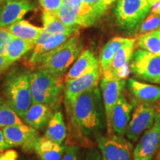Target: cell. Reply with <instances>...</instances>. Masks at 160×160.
Listing matches in <instances>:
<instances>
[{
	"instance_id": "34",
	"label": "cell",
	"mask_w": 160,
	"mask_h": 160,
	"mask_svg": "<svg viewBox=\"0 0 160 160\" xmlns=\"http://www.w3.org/2000/svg\"><path fill=\"white\" fill-rule=\"evenodd\" d=\"M18 153L14 150H7L0 152V160H17Z\"/></svg>"
},
{
	"instance_id": "4",
	"label": "cell",
	"mask_w": 160,
	"mask_h": 160,
	"mask_svg": "<svg viewBox=\"0 0 160 160\" xmlns=\"http://www.w3.org/2000/svg\"><path fill=\"white\" fill-rule=\"evenodd\" d=\"M33 103H42L55 107L63 93V80L58 76L41 69L30 73Z\"/></svg>"
},
{
	"instance_id": "25",
	"label": "cell",
	"mask_w": 160,
	"mask_h": 160,
	"mask_svg": "<svg viewBox=\"0 0 160 160\" xmlns=\"http://www.w3.org/2000/svg\"><path fill=\"white\" fill-rule=\"evenodd\" d=\"M128 38L125 37H114L109 40L100 52V57L99 62L102 71H105L108 69L111 62L113 59L117 52L119 51L120 48L128 41Z\"/></svg>"
},
{
	"instance_id": "13",
	"label": "cell",
	"mask_w": 160,
	"mask_h": 160,
	"mask_svg": "<svg viewBox=\"0 0 160 160\" xmlns=\"http://www.w3.org/2000/svg\"><path fill=\"white\" fill-rule=\"evenodd\" d=\"M132 111L133 105L122 95L112 111L111 121L107 128L108 133H115L125 137L133 113Z\"/></svg>"
},
{
	"instance_id": "43",
	"label": "cell",
	"mask_w": 160,
	"mask_h": 160,
	"mask_svg": "<svg viewBox=\"0 0 160 160\" xmlns=\"http://www.w3.org/2000/svg\"><path fill=\"white\" fill-rule=\"evenodd\" d=\"M158 158H159V159H160V151L159 152V155H158Z\"/></svg>"
},
{
	"instance_id": "18",
	"label": "cell",
	"mask_w": 160,
	"mask_h": 160,
	"mask_svg": "<svg viewBox=\"0 0 160 160\" xmlns=\"http://www.w3.org/2000/svg\"><path fill=\"white\" fill-rule=\"evenodd\" d=\"M62 3L77 17L80 28H88L94 25L101 18L83 0H64Z\"/></svg>"
},
{
	"instance_id": "42",
	"label": "cell",
	"mask_w": 160,
	"mask_h": 160,
	"mask_svg": "<svg viewBox=\"0 0 160 160\" xmlns=\"http://www.w3.org/2000/svg\"><path fill=\"white\" fill-rule=\"evenodd\" d=\"M4 2H10V1H19V0H2Z\"/></svg>"
},
{
	"instance_id": "28",
	"label": "cell",
	"mask_w": 160,
	"mask_h": 160,
	"mask_svg": "<svg viewBox=\"0 0 160 160\" xmlns=\"http://www.w3.org/2000/svg\"><path fill=\"white\" fill-rule=\"evenodd\" d=\"M160 28V16L157 13L151 12L149 15L147 16L145 19L139 26L138 31L139 34L148 33L153 31H157Z\"/></svg>"
},
{
	"instance_id": "6",
	"label": "cell",
	"mask_w": 160,
	"mask_h": 160,
	"mask_svg": "<svg viewBox=\"0 0 160 160\" xmlns=\"http://www.w3.org/2000/svg\"><path fill=\"white\" fill-rule=\"evenodd\" d=\"M102 160H133L131 141L115 133L102 134L95 137Z\"/></svg>"
},
{
	"instance_id": "10",
	"label": "cell",
	"mask_w": 160,
	"mask_h": 160,
	"mask_svg": "<svg viewBox=\"0 0 160 160\" xmlns=\"http://www.w3.org/2000/svg\"><path fill=\"white\" fill-rule=\"evenodd\" d=\"M126 85L125 79L102 73L100 79L99 88L101 90L107 121V128L111 121V113L113 108L121 97Z\"/></svg>"
},
{
	"instance_id": "26",
	"label": "cell",
	"mask_w": 160,
	"mask_h": 160,
	"mask_svg": "<svg viewBox=\"0 0 160 160\" xmlns=\"http://www.w3.org/2000/svg\"><path fill=\"white\" fill-rule=\"evenodd\" d=\"M137 46L160 57V33L159 30L140 34L137 39Z\"/></svg>"
},
{
	"instance_id": "40",
	"label": "cell",
	"mask_w": 160,
	"mask_h": 160,
	"mask_svg": "<svg viewBox=\"0 0 160 160\" xmlns=\"http://www.w3.org/2000/svg\"><path fill=\"white\" fill-rule=\"evenodd\" d=\"M4 2L2 1V0H0V11H1V9H2V6L4 5Z\"/></svg>"
},
{
	"instance_id": "8",
	"label": "cell",
	"mask_w": 160,
	"mask_h": 160,
	"mask_svg": "<svg viewBox=\"0 0 160 160\" xmlns=\"http://www.w3.org/2000/svg\"><path fill=\"white\" fill-rule=\"evenodd\" d=\"M102 72V71L101 68H99L87 74L65 82L64 87V101L66 111L68 114L80 95L98 86Z\"/></svg>"
},
{
	"instance_id": "22",
	"label": "cell",
	"mask_w": 160,
	"mask_h": 160,
	"mask_svg": "<svg viewBox=\"0 0 160 160\" xmlns=\"http://www.w3.org/2000/svg\"><path fill=\"white\" fill-rule=\"evenodd\" d=\"M5 28L14 37L34 43L44 31L43 27H37L23 19L12 24Z\"/></svg>"
},
{
	"instance_id": "45",
	"label": "cell",
	"mask_w": 160,
	"mask_h": 160,
	"mask_svg": "<svg viewBox=\"0 0 160 160\" xmlns=\"http://www.w3.org/2000/svg\"><path fill=\"white\" fill-rule=\"evenodd\" d=\"M159 33H160V28L159 29Z\"/></svg>"
},
{
	"instance_id": "30",
	"label": "cell",
	"mask_w": 160,
	"mask_h": 160,
	"mask_svg": "<svg viewBox=\"0 0 160 160\" xmlns=\"http://www.w3.org/2000/svg\"><path fill=\"white\" fill-rule=\"evenodd\" d=\"M64 0H39V4L44 11L56 13L62 5Z\"/></svg>"
},
{
	"instance_id": "11",
	"label": "cell",
	"mask_w": 160,
	"mask_h": 160,
	"mask_svg": "<svg viewBox=\"0 0 160 160\" xmlns=\"http://www.w3.org/2000/svg\"><path fill=\"white\" fill-rule=\"evenodd\" d=\"M2 131L10 147H22L25 151L34 149L40 137L37 130L25 123L5 128Z\"/></svg>"
},
{
	"instance_id": "20",
	"label": "cell",
	"mask_w": 160,
	"mask_h": 160,
	"mask_svg": "<svg viewBox=\"0 0 160 160\" xmlns=\"http://www.w3.org/2000/svg\"><path fill=\"white\" fill-rule=\"evenodd\" d=\"M66 146L58 144L45 137H39L35 144L34 151L41 160H61Z\"/></svg>"
},
{
	"instance_id": "35",
	"label": "cell",
	"mask_w": 160,
	"mask_h": 160,
	"mask_svg": "<svg viewBox=\"0 0 160 160\" xmlns=\"http://www.w3.org/2000/svg\"><path fill=\"white\" fill-rule=\"evenodd\" d=\"M12 65L5 54L0 53V73H3Z\"/></svg>"
},
{
	"instance_id": "41",
	"label": "cell",
	"mask_w": 160,
	"mask_h": 160,
	"mask_svg": "<svg viewBox=\"0 0 160 160\" xmlns=\"http://www.w3.org/2000/svg\"><path fill=\"white\" fill-rule=\"evenodd\" d=\"M3 102H4V99H3V98L1 97V95H0V105H1L2 104Z\"/></svg>"
},
{
	"instance_id": "39",
	"label": "cell",
	"mask_w": 160,
	"mask_h": 160,
	"mask_svg": "<svg viewBox=\"0 0 160 160\" xmlns=\"http://www.w3.org/2000/svg\"><path fill=\"white\" fill-rule=\"evenodd\" d=\"M148 4L151 7H153L157 3L160 2V0H148Z\"/></svg>"
},
{
	"instance_id": "38",
	"label": "cell",
	"mask_w": 160,
	"mask_h": 160,
	"mask_svg": "<svg viewBox=\"0 0 160 160\" xmlns=\"http://www.w3.org/2000/svg\"><path fill=\"white\" fill-rule=\"evenodd\" d=\"M152 8V10L151 12H153V13H157L160 16V2H158L153 6Z\"/></svg>"
},
{
	"instance_id": "2",
	"label": "cell",
	"mask_w": 160,
	"mask_h": 160,
	"mask_svg": "<svg viewBox=\"0 0 160 160\" xmlns=\"http://www.w3.org/2000/svg\"><path fill=\"white\" fill-rule=\"evenodd\" d=\"M5 101L22 118L33 104L30 73L24 70H15L6 76L3 82Z\"/></svg>"
},
{
	"instance_id": "5",
	"label": "cell",
	"mask_w": 160,
	"mask_h": 160,
	"mask_svg": "<svg viewBox=\"0 0 160 160\" xmlns=\"http://www.w3.org/2000/svg\"><path fill=\"white\" fill-rule=\"evenodd\" d=\"M151 10L148 2L142 0H117L113 13L117 25L132 33L139 29Z\"/></svg>"
},
{
	"instance_id": "14",
	"label": "cell",
	"mask_w": 160,
	"mask_h": 160,
	"mask_svg": "<svg viewBox=\"0 0 160 160\" xmlns=\"http://www.w3.org/2000/svg\"><path fill=\"white\" fill-rule=\"evenodd\" d=\"M36 4L30 0L10 1L4 3L0 11V27L5 28L20 21L30 11L36 9Z\"/></svg>"
},
{
	"instance_id": "3",
	"label": "cell",
	"mask_w": 160,
	"mask_h": 160,
	"mask_svg": "<svg viewBox=\"0 0 160 160\" xmlns=\"http://www.w3.org/2000/svg\"><path fill=\"white\" fill-rule=\"evenodd\" d=\"M82 48L79 32L44 58L37 65V68L62 77L74 63Z\"/></svg>"
},
{
	"instance_id": "16",
	"label": "cell",
	"mask_w": 160,
	"mask_h": 160,
	"mask_svg": "<svg viewBox=\"0 0 160 160\" xmlns=\"http://www.w3.org/2000/svg\"><path fill=\"white\" fill-rule=\"evenodd\" d=\"M73 34L75 33H66L52 35L42 45L34 46L28 59V65L33 67L37 66L44 58L57 48L59 46L65 42Z\"/></svg>"
},
{
	"instance_id": "1",
	"label": "cell",
	"mask_w": 160,
	"mask_h": 160,
	"mask_svg": "<svg viewBox=\"0 0 160 160\" xmlns=\"http://www.w3.org/2000/svg\"><path fill=\"white\" fill-rule=\"evenodd\" d=\"M73 127L83 137L95 139L107 128L101 90L98 86L80 95L69 113Z\"/></svg>"
},
{
	"instance_id": "44",
	"label": "cell",
	"mask_w": 160,
	"mask_h": 160,
	"mask_svg": "<svg viewBox=\"0 0 160 160\" xmlns=\"http://www.w3.org/2000/svg\"><path fill=\"white\" fill-rule=\"evenodd\" d=\"M142 1H144V2H148V0H142Z\"/></svg>"
},
{
	"instance_id": "15",
	"label": "cell",
	"mask_w": 160,
	"mask_h": 160,
	"mask_svg": "<svg viewBox=\"0 0 160 160\" xmlns=\"http://www.w3.org/2000/svg\"><path fill=\"white\" fill-rule=\"evenodd\" d=\"M100 68L99 60L90 49L82 51L66 73L65 82L74 79Z\"/></svg>"
},
{
	"instance_id": "29",
	"label": "cell",
	"mask_w": 160,
	"mask_h": 160,
	"mask_svg": "<svg viewBox=\"0 0 160 160\" xmlns=\"http://www.w3.org/2000/svg\"><path fill=\"white\" fill-rule=\"evenodd\" d=\"M61 160H82L80 148L78 145H70L66 147Z\"/></svg>"
},
{
	"instance_id": "23",
	"label": "cell",
	"mask_w": 160,
	"mask_h": 160,
	"mask_svg": "<svg viewBox=\"0 0 160 160\" xmlns=\"http://www.w3.org/2000/svg\"><path fill=\"white\" fill-rule=\"evenodd\" d=\"M42 19L44 29L52 35L66 33H79V28L70 27L67 25L55 13L43 11Z\"/></svg>"
},
{
	"instance_id": "37",
	"label": "cell",
	"mask_w": 160,
	"mask_h": 160,
	"mask_svg": "<svg viewBox=\"0 0 160 160\" xmlns=\"http://www.w3.org/2000/svg\"><path fill=\"white\" fill-rule=\"evenodd\" d=\"M116 1H117V0H103V6L106 11H107L110 6H111L113 3H114Z\"/></svg>"
},
{
	"instance_id": "33",
	"label": "cell",
	"mask_w": 160,
	"mask_h": 160,
	"mask_svg": "<svg viewBox=\"0 0 160 160\" xmlns=\"http://www.w3.org/2000/svg\"><path fill=\"white\" fill-rule=\"evenodd\" d=\"M84 160H102V158L99 150L93 148L87 150Z\"/></svg>"
},
{
	"instance_id": "19",
	"label": "cell",
	"mask_w": 160,
	"mask_h": 160,
	"mask_svg": "<svg viewBox=\"0 0 160 160\" xmlns=\"http://www.w3.org/2000/svg\"><path fill=\"white\" fill-rule=\"evenodd\" d=\"M129 91L135 98L144 103H150L160 99V86L128 79Z\"/></svg>"
},
{
	"instance_id": "17",
	"label": "cell",
	"mask_w": 160,
	"mask_h": 160,
	"mask_svg": "<svg viewBox=\"0 0 160 160\" xmlns=\"http://www.w3.org/2000/svg\"><path fill=\"white\" fill-rule=\"evenodd\" d=\"M51 108V106L47 104L33 103L22 118L23 122L37 131L43 129L53 113Z\"/></svg>"
},
{
	"instance_id": "7",
	"label": "cell",
	"mask_w": 160,
	"mask_h": 160,
	"mask_svg": "<svg viewBox=\"0 0 160 160\" xmlns=\"http://www.w3.org/2000/svg\"><path fill=\"white\" fill-rule=\"evenodd\" d=\"M130 71L142 81L160 85V57L138 49L134 51L130 64Z\"/></svg>"
},
{
	"instance_id": "32",
	"label": "cell",
	"mask_w": 160,
	"mask_h": 160,
	"mask_svg": "<svg viewBox=\"0 0 160 160\" xmlns=\"http://www.w3.org/2000/svg\"><path fill=\"white\" fill-rule=\"evenodd\" d=\"M83 1L92 8L100 17L105 14L106 10L103 6V0H83Z\"/></svg>"
},
{
	"instance_id": "27",
	"label": "cell",
	"mask_w": 160,
	"mask_h": 160,
	"mask_svg": "<svg viewBox=\"0 0 160 160\" xmlns=\"http://www.w3.org/2000/svg\"><path fill=\"white\" fill-rule=\"evenodd\" d=\"M25 122L17 112L6 101L0 105V128H5L9 126L22 125Z\"/></svg>"
},
{
	"instance_id": "9",
	"label": "cell",
	"mask_w": 160,
	"mask_h": 160,
	"mask_svg": "<svg viewBox=\"0 0 160 160\" xmlns=\"http://www.w3.org/2000/svg\"><path fill=\"white\" fill-rule=\"evenodd\" d=\"M158 113L148 103H142L136 108L131 115L126 131V137L137 142L145 132L152 127Z\"/></svg>"
},
{
	"instance_id": "36",
	"label": "cell",
	"mask_w": 160,
	"mask_h": 160,
	"mask_svg": "<svg viewBox=\"0 0 160 160\" xmlns=\"http://www.w3.org/2000/svg\"><path fill=\"white\" fill-rule=\"evenodd\" d=\"M8 148H11V147L6 142L2 130H0V152L4 151L5 150Z\"/></svg>"
},
{
	"instance_id": "12",
	"label": "cell",
	"mask_w": 160,
	"mask_h": 160,
	"mask_svg": "<svg viewBox=\"0 0 160 160\" xmlns=\"http://www.w3.org/2000/svg\"><path fill=\"white\" fill-rule=\"evenodd\" d=\"M136 42L137 39L134 38H128V41L117 52L108 69L102 73L125 79L131 71L130 62L133 59Z\"/></svg>"
},
{
	"instance_id": "21",
	"label": "cell",
	"mask_w": 160,
	"mask_h": 160,
	"mask_svg": "<svg viewBox=\"0 0 160 160\" xmlns=\"http://www.w3.org/2000/svg\"><path fill=\"white\" fill-rule=\"evenodd\" d=\"M67 129L63 114L59 110L52 113L51 119L47 125L44 137L58 144H62L65 141Z\"/></svg>"
},
{
	"instance_id": "24",
	"label": "cell",
	"mask_w": 160,
	"mask_h": 160,
	"mask_svg": "<svg viewBox=\"0 0 160 160\" xmlns=\"http://www.w3.org/2000/svg\"><path fill=\"white\" fill-rule=\"evenodd\" d=\"M34 46V42L13 37L7 46L5 56L13 64L33 50Z\"/></svg>"
},
{
	"instance_id": "31",
	"label": "cell",
	"mask_w": 160,
	"mask_h": 160,
	"mask_svg": "<svg viewBox=\"0 0 160 160\" xmlns=\"http://www.w3.org/2000/svg\"><path fill=\"white\" fill-rule=\"evenodd\" d=\"M13 36L4 28L0 27V53L5 55L6 48Z\"/></svg>"
}]
</instances>
